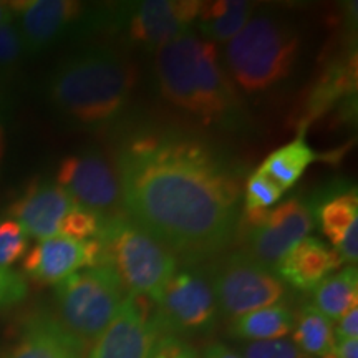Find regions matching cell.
<instances>
[{
	"instance_id": "obj_1",
	"label": "cell",
	"mask_w": 358,
	"mask_h": 358,
	"mask_svg": "<svg viewBox=\"0 0 358 358\" xmlns=\"http://www.w3.org/2000/svg\"><path fill=\"white\" fill-rule=\"evenodd\" d=\"M127 216L174 256L221 252L237 229L239 182L204 143L140 134L116 158Z\"/></svg>"
},
{
	"instance_id": "obj_2",
	"label": "cell",
	"mask_w": 358,
	"mask_h": 358,
	"mask_svg": "<svg viewBox=\"0 0 358 358\" xmlns=\"http://www.w3.org/2000/svg\"><path fill=\"white\" fill-rule=\"evenodd\" d=\"M136 85V70L113 48H90L57 66L48 96L62 115L85 128H101L127 108Z\"/></svg>"
},
{
	"instance_id": "obj_3",
	"label": "cell",
	"mask_w": 358,
	"mask_h": 358,
	"mask_svg": "<svg viewBox=\"0 0 358 358\" xmlns=\"http://www.w3.org/2000/svg\"><path fill=\"white\" fill-rule=\"evenodd\" d=\"M155 66L161 93L179 110L206 124L234 116L239 98L219 64L216 43L186 32L156 50Z\"/></svg>"
},
{
	"instance_id": "obj_4",
	"label": "cell",
	"mask_w": 358,
	"mask_h": 358,
	"mask_svg": "<svg viewBox=\"0 0 358 358\" xmlns=\"http://www.w3.org/2000/svg\"><path fill=\"white\" fill-rule=\"evenodd\" d=\"M301 50V34L292 22L274 13L250 17L226 45L229 77L248 93L274 88L292 73Z\"/></svg>"
},
{
	"instance_id": "obj_5",
	"label": "cell",
	"mask_w": 358,
	"mask_h": 358,
	"mask_svg": "<svg viewBox=\"0 0 358 358\" xmlns=\"http://www.w3.org/2000/svg\"><path fill=\"white\" fill-rule=\"evenodd\" d=\"M96 239L103 262L113 268L128 294L155 301L176 274L178 257L128 216L106 221Z\"/></svg>"
},
{
	"instance_id": "obj_6",
	"label": "cell",
	"mask_w": 358,
	"mask_h": 358,
	"mask_svg": "<svg viewBox=\"0 0 358 358\" xmlns=\"http://www.w3.org/2000/svg\"><path fill=\"white\" fill-rule=\"evenodd\" d=\"M127 295L120 277L106 264L82 268L57 284L58 322L87 347L115 319Z\"/></svg>"
},
{
	"instance_id": "obj_7",
	"label": "cell",
	"mask_w": 358,
	"mask_h": 358,
	"mask_svg": "<svg viewBox=\"0 0 358 358\" xmlns=\"http://www.w3.org/2000/svg\"><path fill=\"white\" fill-rule=\"evenodd\" d=\"M209 284L217 310L229 319L275 306L285 295L284 284L277 275L241 250L214 264Z\"/></svg>"
},
{
	"instance_id": "obj_8",
	"label": "cell",
	"mask_w": 358,
	"mask_h": 358,
	"mask_svg": "<svg viewBox=\"0 0 358 358\" xmlns=\"http://www.w3.org/2000/svg\"><path fill=\"white\" fill-rule=\"evenodd\" d=\"M312 229L310 209L295 198L267 211L244 213L241 222L244 248L241 252L272 271L290 249L308 237Z\"/></svg>"
},
{
	"instance_id": "obj_9",
	"label": "cell",
	"mask_w": 358,
	"mask_h": 358,
	"mask_svg": "<svg viewBox=\"0 0 358 358\" xmlns=\"http://www.w3.org/2000/svg\"><path fill=\"white\" fill-rule=\"evenodd\" d=\"M57 185L78 206L98 214L103 222L127 216L118 173L101 153L66 156L58 166Z\"/></svg>"
},
{
	"instance_id": "obj_10",
	"label": "cell",
	"mask_w": 358,
	"mask_h": 358,
	"mask_svg": "<svg viewBox=\"0 0 358 358\" xmlns=\"http://www.w3.org/2000/svg\"><path fill=\"white\" fill-rule=\"evenodd\" d=\"M153 302L163 335L208 332L216 324L219 310L211 284L198 272L174 274Z\"/></svg>"
},
{
	"instance_id": "obj_11",
	"label": "cell",
	"mask_w": 358,
	"mask_h": 358,
	"mask_svg": "<svg viewBox=\"0 0 358 358\" xmlns=\"http://www.w3.org/2000/svg\"><path fill=\"white\" fill-rule=\"evenodd\" d=\"M161 335L153 299L128 294L115 319L93 342L88 358H150Z\"/></svg>"
},
{
	"instance_id": "obj_12",
	"label": "cell",
	"mask_w": 358,
	"mask_h": 358,
	"mask_svg": "<svg viewBox=\"0 0 358 358\" xmlns=\"http://www.w3.org/2000/svg\"><path fill=\"white\" fill-rule=\"evenodd\" d=\"M96 266H105L100 241H75L64 236L40 241L22 261L27 277L47 285H57L82 268Z\"/></svg>"
},
{
	"instance_id": "obj_13",
	"label": "cell",
	"mask_w": 358,
	"mask_h": 358,
	"mask_svg": "<svg viewBox=\"0 0 358 358\" xmlns=\"http://www.w3.org/2000/svg\"><path fill=\"white\" fill-rule=\"evenodd\" d=\"M75 206L77 203L57 182L34 181L10 204L8 216L27 237L43 241L60 236L62 222Z\"/></svg>"
},
{
	"instance_id": "obj_14",
	"label": "cell",
	"mask_w": 358,
	"mask_h": 358,
	"mask_svg": "<svg viewBox=\"0 0 358 358\" xmlns=\"http://www.w3.org/2000/svg\"><path fill=\"white\" fill-rule=\"evenodd\" d=\"M201 3L198 0H146L133 12L128 35L145 48H156L189 32L198 20Z\"/></svg>"
},
{
	"instance_id": "obj_15",
	"label": "cell",
	"mask_w": 358,
	"mask_h": 358,
	"mask_svg": "<svg viewBox=\"0 0 358 358\" xmlns=\"http://www.w3.org/2000/svg\"><path fill=\"white\" fill-rule=\"evenodd\" d=\"M8 7L29 53L55 43L83 13V3L73 0H27L10 2Z\"/></svg>"
},
{
	"instance_id": "obj_16",
	"label": "cell",
	"mask_w": 358,
	"mask_h": 358,
	"mask_svg": "<svg viewBox=\"0 0 358 358\" xmlns=\"http://www.w3.org/2000/svg\"><path fill=\"white\" fill-rule=\"evenodd\" d=\"M343 262L334 249H329L317 237H306L275 266L277 279L294 289L310 292L322 280L337 272Z\"/></svg>"
},
{
	"instance_id": "obj_17",
	"label": "cell",
	"mask_w": 358,
	"mask_h": 358,
	"mask_svg": "<svg viewBox=\"0 0 358 358\" xmlns=\"http://www.w3.org/2000/svg\"><path fill=\"white\" fill-rule=\"evenodd\" d=\"M85 347L50 315H37L24 325L19 342L3 358H83Z\"/></svg>"
},
{
	"instance_id": "obj_18",
	"label": "cell",
	"mask_w": 358,
	"mask_h": 358,
	"mask_svg": "<svg viewBox=\"0 0 358 358\" xmlns=\"http://www.w3.org/2000/svg\"><path fill=\"white\" fill-rule=\"evenodd\" d=\"M252 10V3L243 0L203 2L198 15V27L208 42H229L250 20Z\"/></svg>"
},
{
	"instance_id": "obj_19",
	"label": "cell",
	"mask_w": 358,
	"mask_h": 358,
	"mask_svg": "<svg viewBox=\"0 0 358 358\" xmlns=\"http://www.w3.org/2000/svg\"><path fill=\"white\" fill-rule=\"evenodd\" d=\"M315 159V151L308 146L306 138H295L289 145L272 151L257 168V171L271 179L282 192L290 189L306 169Z\"/></svg>"
},
{
	"instance_id": "obj_20",
	"label": "cell",
	"mask_w": 358,
	"mask_h": 358,
	"mask_svg": "<svg viewBox=\"0 0 358 358\" xmlns=\"http://www.w3.org/2000/svg\"><path fill=\"white\" fill-rule=\"evenodd\" d=\"M313 307L330 322L338 320L358 306V272L355 266L330 274L317 285Z\"/></svg>"
},
{
	"instance_id": "obj_21",
	"label": "cell",
	"mask_w": 358,
	"mask_h": 358,
	"mask_svg": "<svg viewBox=\"0 0 358 358\" xmlns=\"http://www.w3.org/2000/svg\"><path fill=\"white\" fill-rule=\"evenodd\" d=\"M294 313L282 303L259 308L234 319L231 334L236 338L249 342H264V340L284 338L294 329Z\"/></svg>"
},
{
	"instance_id": "obj_22",
	"label": "cell",
	"mask_w": 358,
	"mask_h": 358,
	"mask_svg": "<svg viewBox=\"0 0 358 358\" xmlns=\"http://www.w3.org/2000/svg\"><path fill=\"white\" fill-rule=\"evenodd\" d=\"M292 342L312 358H332L335 335L332 322L313 306H303L294 320Z\"/></svg>"
},
{
	"instance_id": "obj_23",
	"label": "cell",
	"mask_w": 358,
	"mask_h": 358,
	"mask_svg": "<svg viewBox=\"0 0 358 358\" xmlns=\"http://www.w3.org/2000/svg\"><path fill=\"white\" fill-rule=\"evenodd\" d=\"M320 229L334 245L342 239L345 231L358 219V196L355 189L337 192L324 201L317 209Z\"/></svg>"
},
{
	"instance_id": "obj_24",
	"label": "cell",
	"mask_w": 358,
	"mask_h": 358,
	"mask_svg": "<svg viewBox=\"0 0 358 358\" xmlns=\"http://www.w3.org/2000/svg\"><path fill=\"white\" fill-rule=\"evenodd\" d=\"M282 192L271 179L264 174L254 171L245 181L244 213H259L274 208L277 201L282 198Z\"/></svg>"
},
{
	"instance_id": "obj_25",
	"label": "cell",
	"mask_w": 358,
	"mask_h": 358,
	"mask_svg": "<svg viewBox=\"0 0 358 358\" xmlns=\"http://www.w3.org/2000/svg\"><path fill=\"white\" fill-rule=\"evenodd\" d=\"M103 224L105 222L98 214L77 204L62 222L60 236L75 241L96 239L101 234Z\"/></svg>"
},
{
	"instance_id": "obj_26",
	"label": "cell",
	"mask_w": 358,
	"mask_h": 358,
	"mask_svg": "<svg viewBox=\"0 0 358 358\" xmlns=\"http://www.w3.org/2000/svg\"><path fill=\"white\" fill-rule=\"evenodd\" d=\"M29 245V237L12 219L0 221V268H10L24 257Z\"/></svg>"
},
{
	"instance_id": "obj_27",
	"label": "cell",
	"mask_w": 358,
	"mask_h": 358,
	"mask_svg": "<svg viewBox=\"0 0 358 358\" xmlns=\"http://www.w3.org/2000/svg\"><path fill=\"white\" fill-rule=\"evenodd\" d=\"M243 358H312L302 352L292 340L277 338L264 342H249L243 348Z\"/></svg>"
},
{
	"instance_id": "obj_28",
	"label": "cell",
	"mask_w": 358,
	"mask_h": 358,
	"mask_svg": "<svg viewBox=\"0 0 358 358\" xmlns=\"http://www.w3.org/2000/svg\"><path fill=\"white\" fill-rule=\"evenodd\" d=\"M25 45L15 19L0 27V69L13 66L24 55Z\"/></svg>"
},
{
	"instance_id": "obj_29",
	"label": "cell",
	"mask_w": 358,
	"mask_h": 358,
	"mask_svg": "<svg viewBox=\"0 0 358 358\" xmlns=\"http://www.w3.org/2000/svg\"><path fill=\"white\" fill-rule=\"evenodd\" d=\"M29 294L25 275L12 268H0V310L20 303Z\"/></svg>"
},
{
	"instance_id": "obj_30",
	"label": "cell",
	"mask_w": 358,
	"mask_h": 358,
	"mask_svg": "<svg viewBox=\"0 0 358 358\" xmlns=\"http://www.w3.org/2000/svg\"><path fill=\"white\" fill-rule=\"evenodd\" d=\"M150 358H201V355L189 342L176 335H161L156 340Z\"/></svg>"
},
{
	"instance_id": "obj_31",
	"label": "cell",
	"mask_w": 358,
	"mask_h": 358,
	"mask_svg": "<svg viewBox=\"0 0 358 358\" xmlns=\"http://www.w3.org/2000/svg\"><path fill=\"white\" fill-rule=\"evenodd\" d=\"M334 250L337 252L340 261L355 266L358 261V219L352 222V226L345 231L342 239L334 245Z\"/></svg>"
},
{
	"instance_id": "obj_32",
	"label": "cell",
	"mask_w": 358,
	"mask_h": 358,
	"mask_svg": "<svg viewBox=\"0 0 358 358\" xmlns=\"http://www.w3.org/2000/svg\"><path fill=\"white\" fill-rule=\"evenodd\" d=\"M335 340H347L358 337V308H352L345 315L340 317L334 327Z\"/></svg>"
},
{
	"instance_id": "obj_33",
	"label": "cell",
	"mask_w": 358,
	"mask_h": 358,
	"mask_svg": "<svg viewBox=\"0 0 358 358\" xmlns=\"http://www.w3.org/2000/svg\"><path fill=\"white\" fill-rule=\"evenodd\" d=\"M332 358H358V338L335 340Z\"/></svg>"
},
{
	"instance_id": "obj_34",
	"label": "cell",
	"mask_w": 358,
	"mask_h": 358,
	"mask_svg": "<svg viewBox=\"0 0 358 358\" xmlns=\"http://www.w3.org/2000/svg\"><path fill=\"white\" fill-rule=\"evenodd\" d=\"M201 358H243L239 353L232 352L231 348H227L222 343H213V345L206 347L204 353Z\"/></svg>"
},
{
	"instance_id": "obj_35",
	"label": "cell",
	"mask_w": 358,
	"mask_h": 358,
	"mask_svg": "<svg viewBox=\"0 0 358 358\" xmlns=\"http://www.w3.org/2000/svg\"><path fill=\"white\" fill-rule=\"evenodd\" d=\"M6 146H7L6 120H3V111H2V106H0V169H2L3 156H6Z\"/></svg>"
}]
</instances>
